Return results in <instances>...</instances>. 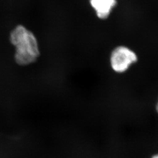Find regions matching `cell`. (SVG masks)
I'll list each match as a JSON object with an SVG mask.
<instances>
[{"mask_svg": "<svg viewBox=\"0 0 158 158\" xmlns=\"http://www.w3.org/2000/svg\"><path fill=\"white\" fill-rule=\"evenodd\" d=\"M90 2L97 17L100 19L107 18L116 5V0H90Z\"/></svg>", "mask_w": 158, "mask_h": 158, "instance_id": "3", "label": "cell"}, {"mask_svg": "<svg viewBox=\"0 0 158 158\" xmlns=\"http://www.w3.org/2000/svg\"><path fill=\"white\" fill-rule=\"evenodd\" d=\"M156 110H157V111H158V104H157V106H156Z\"/></svg>", "mask_w": 158, "mask_h": 158, "instance_id": "5", "label": "cell"}, {"mask_svg": "<svg viewBox=\"0 0 158 158\" xmlns=\"http://www.w3.org/2000/svg\"><path fill=\"white\" fill-rule=\"evenodd\" d=\"M152 158H158V155H155V156H154Z\"/></svg>", "mask_w": 158, "mask_h": 158, "instance_id": "4", "label": "cell"}, {"mask_svg": "<svg viewBox=\"0 0 158 158\" xmlns=\"http://www.w3.org/2000/svg\"><path fill=\"white\" fill-rule=\"evenodd\" d=\"M10 42L15 47V60L21 65L35 62L40 56L38 41L34 34L23 25H18L12 31Z\"/></svg>", "mask_w": 158, "mask_h": 158, "instance_id": "1", "label": "cell"}, {"mask_svg": "<svg viewBox=\"0 0 158 158\" xmlns=\"http://www.w3.org/2000/svg\"><path fill=\"white\" fill-rule=\"evenodd\" d=\"M137 60L135 53L125 46H118L113 51L111 55V64L113 70L122 73Z\"/></svg>", "mask_w": 158, "mask_h": 158, "instance_id": "2", "label": "cell"}]
</instances>
